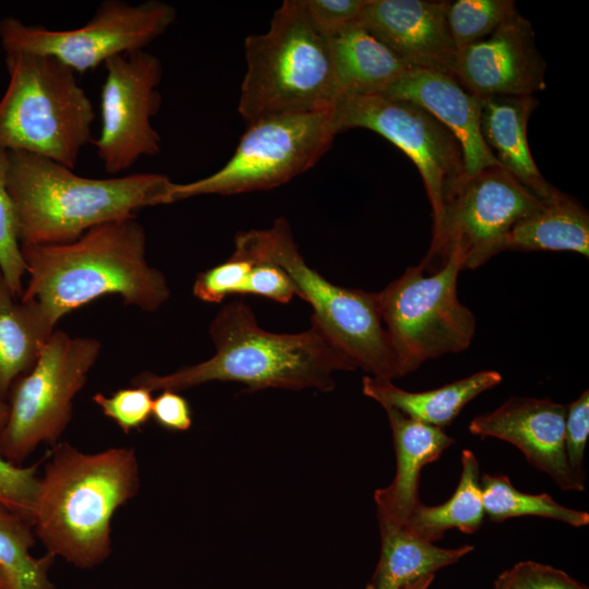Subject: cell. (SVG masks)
Instances as JSON below:
<instances>
[{
  "mask_svg": "<svg viewBox=\"0 0 589 589\" xmlns=\"http://www.w3.org/2000/svg\"><path fill=\"white\" fill-rule=\"evenodd\" d=\"M337 132L374 131L400 148L417 166L432 206L433 227L467 179L457 137L419 105L384 93L348 95L333 106Z\"/></svg>",
  "mask_w": 589,
  "mask_h": 589,
  "instance_id": "12",
  "label": "cell"
},
{
  "mask_svg": "<svg viewBox=\"0 0 589 589\" xmlns=\"http://www.w3.org/2000/svg\"><path fill=\"white\" fill-rule=\"evenodd\" d=\"M0 98V149L41 156L74 169L92 143L93 104L76 73L55 58L7 51Z\"/></svg>",
  "mask_w": 589,
  "mask_h": 589,
  "instance_id": "7",
  "label": "cell"
},
{
  "mask_svg": "<svg viewBox=\"0 0 589 589\" xmlns=\"http://www.w3.org/2000/svg\"><path fill=\"white\" fill-rule=\"evenodd\" d=\"M328 40L337 100L348 95L383 93L412 69L359 23L328 37Z\"/></svg>",
  "mask_w": 589,
  "mask_h": 589,
  "instance_id": "21",
  "label": "cell"
},
{
  "mask_svg": "<svg viewBox=\"0 0 589 589\" xmlns=\"http://www.w3.org/2000/svg\"><path fill=\"white\" fill-rule=\"evenodd\" d=\"M539 105L533 96L482 98L480 130L501 167L538 197L548 199L553 188L541 175L528 146V120Z\"/></svg>",
  "mask_w": 589,
  "mask_h": 589,
  "instance_id": "20",
  "label": "cell"
},
{
  "mask_svg": "<svg viewBox=\"0 0 589 589\" xmlns=\"http://www.w3.org/2000/svg\"><path fill=\"white\" fill-rule=\"evenodd\" d=\"M566 406L549 398L512 397L493 411L477 416L469 431L503 440L564 491H582L586 477L569 466L564 445Z\"/></svg>",
  "mask_w": 589,
  "mask_h": 589,
  "instance_id": "16",
  "label": "cell"
},
{
  "mask_svg": "<svg viewBox=\"0 0 589 589\" xmlns=\"http://www.w3.org/2000/svg\"><path fill=\"white\" fill-rule=\"evenodd\" d=\"M461 265L450 254L433 272L420 264L376 292L380 316L394 354L398 377L424 361L466 350L476 317L457 296Z\"/></svg>",
  "mask_w": 589,
  "mask_h": 589,
  "instance_id": "8",
  "label": "cell"
},
{
  "mask_svg": "<svg viewBox=\"0 0 589 589\" xmlns=\"http://www.w3.org/2000/svg\"><path fill=\"white\" fill-rule=\"evenodd\" d=\"M484 513L493 522L520 516L560 520L579 528L589 524V514L566 507L546 493L531 494L517 490L508 476L484 473L480 478Z\"/></svg>",
  "mask_w": 589,
  "mask_h": 589,
  "instance_id": "27",
  "label": "cell"
},
{
  "mask_svg": "<svg viewBox=\"0 0 589 589\" xmlns=\"http://www.w3.org/2000/svg\"><path fill=\"white\" fill-rule=\"evenodd\" d=\"M92 399L125 434L140 429L152 417V392L143 387L120 388L110 396L97 393Z\"/></svg>",
  "mask_w": 589,
  "mask_h": 589,
  "instance_id": "31",
  "label": "cell"
},
{
  "mask_svg": "<svg viewBox=\"0 0 589 589\" xmlns=\"http://www.w3.org/2000/svg\"><path fill=\"white\" fill-rule=\"evenodd\" d=\"M244 52L238 111L249 123L336 103L329 40L310 20L303 0L284 1L265 33L245 38Z\"/></svg>",
  "mask_w": 589,
  "mask_h": 589,
  "instance_id": "6",
  "label": "cell"
},
{
  "mask_svg": "<svg viewBox=\"0 0 589 589\" xmlns=\"http://www.w3.org/2000/svg\"><path fill=\"white\" fill-rule=\"evenodd\" d=\"M242 294L260 296L279 303H288L296 296L293 285L279 267L253 263Z\"/></svg>",
  "mask_w": 589,
  "mask_h": 589,
  "instance_id": "37",
  "label": "cell"
},
{
  "mask_svg": "<svg viewBox=\"0 0 589 589\" xmlns=\"http://www.w3.org/2000/svg\"><path fill=\"white\" fill-rule=\"evenodd\" d=\"M176 15L172 5L158 0L136 4L106 0L91 20L72 29H49L4 17L0 41L4 52L48 56L75 73H84L117 56L144 50L169 28Z\"/></svg>",
  "mask_w": 589,
  "mask_h": 589,
  "instance_id": "11",
  "label": "cell"
},
{
  "mask_svg": "<svg viewBox=\"0 0 589 589\" xmlns=\"http://www.w3.org/2000/svg\"><path fill=\"white\" fill-rule=\"evenodd\" d=\"M473 545L441 548L405 527L381 533V554L365 589H404L416 580L453 565Z\"/></svg>",
  "mask_w": 589,
  "mask_h": 589,
  "instance_id": "25",
  "label": "cell"
},
{
  "mask_svg": "<svg viewBox=\"0 0 589 589\" xmlns=\"http://www.w3.org/2000/svg\"><path fill=\"white\" fill-rule=\"evenodd\" d=\"M493 589H588L565 572L533 561H521L503 570Z\"/></svg>",
  "mask_w": 589,
  "mask_h": 589,
  "instance_id": "34",
  "label": "cell"
},
{
  "mask_svg": "<svg viewBox=\"0 0 589 589\" xmlns=\"http://www.w3.org/2000/svg\"><path fill=\"white\" fill-rule=\"evenodd\" d=\"M0 589H19L12 575L0 564Z\"/></svg>",
  "mask_w": 589,
  "mask_h": 589,
  "instance_id": "39",
  "label": "cell"
},
{
  "mask_svg": "<svg viewBox=\"0 0 589 589\" xmlns=\"http://www.w3.org/2000/svg\"><path fill=\"white\" fill-rule=\"evenodd\" d=\"M152 417L161 428L187 431L192 425V412L188 400L173 390H161L153 398Z\"/></svg>",
  "mask_w": 589,
  "mask_h": 589,
  "instance_id": "38",
  "label": "cell"
},
{
  "mask_svg": "<svg viewBox=\"0 0 589 589\" xmlns=\"http://www.w3.org/2000/svg\"><path fill=\"white\" fill-rule=\"evenodd\" d=\"M572 251L589 256L587 209L557 189L505 236L502 251Z\"/></svg>",
  "mask_w": 589,
  "mask_h": 589,
  "instance_id": "24",
  "label": "cell"
},
{
  "mask_svg": "<svg viewBox=\"0 0 589 589\" xmlns=\"http://www.w3.org/2000/svg\"><path fill=\"white\" fill-rule=\"evenodd\" d=\"M8 412H9L8 402L0 401V431L5 423Z\"/></svg>",
  "mask_w": 589,
  "mask_h": 589,
  "instance_id": "41",
  "label": "cell"
},
{
  "mask_svg": "<svg viewBox=\"0 0 589 589\" xmlns=\"http://www.w3.org/2000/svg\"><path fill=\"white\" fill-rule=\"evenodd\" d=\"M100 92V132L92 144L111 175L130 169L141 157L160 152V136L152 124L161 97L160 60L137 50L117 56L105 64Z\"/></svg>",
  "mask_w": 589,
  "mask_h": 589,
  "instance_id": "14",
  "label": "cell"
},
{
  "mask_svg": "<svg viewBox=\"0 0 589 589\" xmlns=\"http://www.w3.org/2000/svg\"><path fill=\"white\" fill-rule=\"evenodd\" d=\"M336 134L333 106L257 119L249 123L220 169L192 182L175 183L173 200L279 187L313 167L330 148Z\"/></svg>",
  "mask_w": 589,
  "mask_h": 589,
  "instance_id": "9",
  "label": "cell"
},
{
  "mask_svg": "<svg viewBox=\"0 0 589 589\" xmlns=\"http://www.w3.org/2000/svg\"><path fill=\"white\" fill-rule=\"evenodd\" d=\"M543 202L498 165L467 177L433 227L430 249L420 265L433 272L454 254L461 269L481 266L502 252L508 231Z\"/></svg>",
  "mask_w": 589,
  "mask_h": 589,
  "instance_id": "13",
  "label": "cell"
},
{
  "mask_svg": "<svg viewBox=\"0 0 589 589\" xmlns=\"http://www.w3.org/2000/svg\"><path fill=\"white\" fill-rule=\"evenodd\" d=\"M147 238L136 216L107 221L62 244L21 245L28 280L21 300L37 301L57 324L98 298L155 312L170 297L165 275L146 259Z\"/></svg>",
  "mask_w": 589,
  "mask_h": 589,
  "instance_id": "2",
  "label": "cell"
},
{
  "mask_svg": "<svg viewBox=\"0 0 589 589\" xmlns=\"http://www.w3.org/2000/svg\"><path fill=\"white\" fill-rule=\"evenodd\" d=\"M251 267L252 262L230 256L196 276L193 294L207 303H220L231 294H242Z\"/></svg>",
  "mask_w": 589,
  "mask_h": 589,
  "instance_id": "33",
  "label": "cell"
},
{
  "mask_svg": "<svg viewBox=\"0 0 589 589\" xmlns=\"http://www.w3.org/2000/svg\"><path fill=\"white\" fill-rule=\"evenodd\" d=\"M516 12L513 0L448 1L447 24L457 50L488 37Z\"/></svg>",
  "mask_w": 589,
  "mask_h": 589,
  "instance_id": "29",
  "label": "cell"
},
{
  "mask_svg": "<svg viewBox=\"0 0 589 589\" xmlns=\"http://www.w3.org/2000/svg\"><path fill=\"white\" fill-rule=\"evenodd\" d=\"M369 0H303L308 15L327 38L359 23Z\"/></svg>",
  "mask_w": 589,
  "mask_h": 589,
  "instance_id": "35",
  "label": "cell"
},
{
  "mask_svg": "<svg viewBox=\"0 0 589 589\" xmlns=\"http://www.w3.org/2000/svg\"><path fill=\"white\" fill-rule=\"evenodd\" d=\"M544 70L532 26L516 12L488 37L458 50L453 75L481 98L533 96L545 87Z\"/></svg>",
  "mask_w": 589,
  "mask_h": 589,
  "instance_id": "15",
  "label": "cell"
},
{
  "mask_svg": "<svg viewBox=\"0 0 589 589\" xmlns=\"http://www.w3.org/2000/svg\"><path fill=\"white\" fill-rule=\"evenodd\" d=\"M383 93L419 105L449 129L461 145L467 177L488 167L501 166L481 134L482 98L466 89L454 75L431 69H411Z\"/></svg>",
  "mask_w": 589,
  "mask_h": 589,
  "instance_id": "18",
  "label": "cell"
},
{
  "mask_svg": "<svg viewBox=\"0 0 589 589\" xmlns=\"http://www.w3.org/2000/svg\"><path fill=\"white\" fill-rule=\"evenodd\" d=\"M480 478L478 458L472 450L464 449L460 478L453 495L445 503L434 506L419 501L404 527L433 543L452 528L474 533L485 516Z\"/></svg>",
  "mask_w": 589,
  "mask_h": 589,
  "instance_id": "26",
  "label": "cell"
},
{
  "mask_svg": "<svg viewBox=\"0 0 589 589\" xmlns=\"http://www.w3.org/2000/svg\"><path fill=\"white\" fill-rule=\"evenodd\" d=\"M35 539L32 524L0 503V564L19 589H56L49 577L55 557L48 553L34 556Z\"/></svg>",
  "mask_w": 589,
  "mask_h": 589,
  "instance_id": "28",
  "label": "cell"
},
{
  "mask_svg": "<svg viewBox=\"0 0 589 589\" xmlns=\"http://www.w3.org/2000/svg\"><path fill=\"white\" fill-rule=\"evenodd\" d=\"M448 1L369 0L359 24L412 69L453 75L457 48L447 24Z\"/></svg>",
  "mask_w": 589,
  "mask_h": 589,
  "instance_id": "17",
  "label": "cell"
},
{
  "mask_svg": "<svg viewBox=\"0 0 589 589\" xmlns=\"http://www.w3.org/2000/svg\"><path fill=\"white\" fill-rule=\"evenodd\" d=\"M589 436V392L585 390L566 406L564 445L567 461L578 474L584 470L585 449Z\"/></svg>",
  "mask_w": 589,
  "mask_h": 589,
  "instance_id": "36",
  "label": "cell"
},
{
  "mask_svg": "<svg viewBox=\"0 0 589 589\" xmlns=\"http://www.w3.org/2000/svg\"><path fill=\"white\" fill-rule=\"evenodd\" d=\"M208 332L216 350L211 358L167 374L141 372L131 386L152 393L181 392L216 381L241 383L250 392L313 388L326 393L335 387V372L357 369L314 324L296 334L268 332L242 300L224 305Z\"/></svg>",
  "mask_w": 589,
  "mask_h": 589,
  "instance_id": "1",
  "label": "cell"
},
{
  "mask_svg": "<svg viewBox=\"0 0 589 589\" xmlns=\"http://www.w3.org/2000/svg\"><path fill=\"white\" fill-rule=\"evenodd\" d=\"M8 153L0 149V273L21 297L26 266L21 252L14 206L8 190Z\"/></svg>",
  "mask_w": 589,
  "mask_h": 589,
  "instance_id": "30",
  "label": "cell"
},
{
  "mask_svg": "<svg viewBox=\"0 0 589 589\" xmlns=\"http://www.w3.org/2000/svg\"><path fill=\"white\" fill-rule=\"evenodd\" d=\"M39 462L22 467L7 460L0 453V503L31 522L38 491Z\"/></svg>",
  "mask_w": 589,
  "mask_h": 589,
  "instance_id": "32",
  "label": "cell"
},
{
  "mask_svg": "<svg viewBox=\"0 0 589 589\" xmlns=\"http://www.w3.org/2000/svg\"><path fill=\"white\" fill-rule=\"evenodd\" d=\"M48 312L34 300L16 297L0 273V401L36 363L56 329Z\"/></svg>",
  "mask_w": 589,
  "mask_h": 589,
  "instance_id": "22",
  "label": "cell"
},
{
  "mask_svg": "<svg viewBox=\"0 0 589 589\" xmlns=\"http://www.w3.org/2000/svg\"><path fill=\"white\" fill-rule=\"evenodd\" d=\"M100 351L95 337L55 329L34 366L10 390L0 431V453L7 460L21 465L40 444L59 443L72 419L73 400Z\"/></svg>",
  "mask_w": 589,
  "mask_h": 589,
  "instance_id": "10",
  "label": "cell"
},
{
  "mask_svg": "<svg viewBox=\"0 0 589 589\" xmlns=\"http://www.w3.org/2000/svg\"><path fill=\"white\" fill-rule=\"evenodd\" d=\"M7 153L8 190L21 245L69 243L100 224L175 202V182L160 173L86 178L41 156Z\"/></svg>",
  "mask_w": 589,
  "mask_h": 589,
  "instance_id": "4",
  "label": "cell"
},
{
  "mask_svg": "<svg viewBox=\"0 0 589 589\" xmlns=\"http://www.w3.org/2000/svg\"><path fill=\"white\" fill-rule=\"evenodd\" d=\"M434 578H435V575L424 576V577L416 580L414 582L408 585L404 589H429L430 586L432 585Z\"/></svg>",
  "mask_w": 589,
  "mask_h": 589,
  "instance_id": "40",
  "label": "cell"
},
{
  "mask_svg": "<svg viewBox=\"0 0 589 589\" xmlns=\"http://www.w3.org/2000/svg\"><path fill=\"white\" fill-rule=\"evenodd\" d=\"M502 382L497 371H480L442 387L408 392L396 386L392 380L365 375L363 394L384 409L393 408L422 423L444 429L474 397Z\"/></svg>",
  "mask_w": 589,
  "mask_h": 589,
  "instance_id": "23",
  "label": "cell"
},
{
  "mask_svg": "<svg viewBox=\"0 0 589 589\" xmlns=\"http://www.w3.org/2000/svg\"><path fill=\"white\" fill-rule=\"evenodd\" d=\"M392 430L396 472L389 485L374 492L380 533L401 528L419 498L422 469L455 443L444 429L413 420L385 408Z\"/></svg>",
  "mask_w": 589,
  "mask_h": 589,
  "instance_id": "19",
  "label": "cell"
},
{
  "mask_svg": "<svg viewBox=\"0 0 589 589\" xmlns=\"http://www.w3.org/2000/svg\"><path fill=\"white\" fill-rule=\"evenodd\" d=\"M231 256L279 267L291 280L296 296L311 305V324L357 369L378 378L398 377L376 292L335 285L309 266L285 218H277L266 229L238 232Z\"/></svg>",
  "mask_w": 589,
  "mask_h": 589,
  "instance_id": "5",
  "label": "cell"
},
{
  "mask_svg": "<svg viewBox=\"0 0 589 589\" xmlns=\"http://www.w3.org/2000/svg\"><path fill=\"white\" fill-rule=\"evenodd\" d=\"M140 466L131 447L85 453L68 442L46 455L31 524L48 554L91 569L111 554V520L137 494Z\"/></svg>",
  "mask_w": 589,
  "mask_h": 589,
  "instance_id": "3",
  "label": "cell"
}]
</instances>
